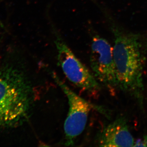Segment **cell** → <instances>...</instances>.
I'll list each match as a JSON object with an SVG mask.
<instances>
[{"mask_svg":"<svg viewBox=\"0 0 147 147\" xmlns=\"http://www.w3.org/2000/svg\"><path fill=\"white\" fill-rule=\"evenodd\" d=\"M31 96L30 87L19 71L0 68V127L16 126L26 120Z\"/></svg>","mask_w":147,"mask_h":147,"instance_id":"2","label":"cell"},{"mask_svg":"<svg viewBox=\"0 0 147 147\" xmlns=\"http://www.w3.org/2000/svg\"><path fill=\"white\" fill-rule=\"evenodd\" d=\"M144 141L147 147V133L146 135H145L144 137Z\"/></svg>","mask_w":147,"mask_h":147,"instance_id":"9","label":"cell"},{"mask_svg":"<svg viewBox=\"0 0 147 147\" xmlns=\"http://www.w3.org/2000/svg\"><path fill=\"white\" fill-rule=\"evenodd\" d=\"M111 26L115 37L113 53L118 88L143 105L144 59L141 40L137 35L121 32L114 25Z\"/></svg>","mask_w":147,"mask_h":147,"instance_id":"1","label":"cell"},{"mask_svg":"<svg viewBox=\"0 0 147 147\" xmlns=\"http://www.w3.org/2000/svg\"><path fill=\"white\" fill-rule=\"evenodd\" d=\"M51 27L58 64L65 75L82 90L92 95H97L100 90V84L93 74L75 56L55 26L52 24Z\"/></svg>","mask_w":147,"mask_h":147,"instance_id":"3","label":"cell"},{"mask_svg":"<svg viewBox=\"0 0 147 147\" xmlns=\"http://www.w3.org/2000/svg\"><path fill=\"white\" fill-rule=\"evenodd\" d=\"M50 72L52 78L68 99L69 109L64 124V144L67 146H72L84 131L91 110L95 109L103 113L105 112V110L80 97L62 81L55 72Z\"/></svg>","mask_w":147,"mask_h":147,"instance_id":"4","label":"cell"},{"mask_svg":"<svg viewBox=\"0 0 147 147\" xmlns=\"http://www.w3.org/2000/svg\"><path fill=\"white\" fill-rule=\"evenodd\" d=\"M90 34V63L92 72L98 82L109 90L118 88L113 47L93 29L91 30Z\"/></svg>","mask_w":147,"mask_h":147,"instance_id":"5","label":"cell"},{"mask_svg":"<svg viewBox=\"0 0 147 147\" xmlns=\"http://www.w3.org/2000/svg\"><path fill=\"white\" fill-rule=\"evenodd\" d=\"M134 140L123 117L116 119L100 131L97 143L101 147H133Z\"/></svg>","mask_w":147,"mask_h":147,"instance_id":"6","label":"cell"},{"mask_svg":"<svg viewBox=\"0 0 147 147\" xmlns=\"http://www.w3.org/2000/svg\"><path fill=\"white\" fill-rule=\"evenodd\" d=\"M133 147H147L144 141H142L141 139L137 140L136 142H134Z\"/></svg>","mask_w":147,"mask_h":147,"instance_id":"7","label":"cell"},{"mask_svg":"<svg viewBox=\"0 0 147 147\" xmlns=\"http://www.w3.org/2000/svg\"><path fill=\"white\" fill-rule=\"evenodd\" d=\"M143 49H144L145 52L147 53V36L145 38L144 47H143Z\"/></svg>","mask_w":147,"mask_h":147,"instance_id":"8","label":"cell"}]
</instances>
